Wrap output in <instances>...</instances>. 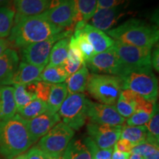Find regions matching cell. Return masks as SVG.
I'll return each mask as SVG.
<instances>
[{
    "label": "cell",
    "mask_w": 159,
    "mask_h": 159,
    "mask_svg": "<svg viewBox=\"0 0 159 159\" xmlns=\"http://www.w3.org/2000/svg\"><path fill=\"white\" fill-rule=\"evenodd\" d=\"M64 30L52 23L46 11L41 14L21 19L14 23L9 35V42L23 48L32 43L44 41Z\"/></svg>",
    "instance_id": "obj_1"
},
{
    "label": "cell",
    "mask_w": 159,
    "mask_h": 159,
    "mask_svg": "<svg viewBox=\"0 0 159 159\" xmlns=\"http://www.w3.org/2000/svg\"><path fill=\"white\" fill-rule=\"evenodd\" d=\"M32 144L26 119L16 114L11 118L0 120V153L6 159L23 153Z\"/></svg>",
    "instance_id": "obj_2"
},
{
    "label": "cell",
    "mask_w": 159,
    "mask_h": 159,
    "mask_svg": "<svg viewBox=\"0 0 159 159\" xmlns=\"http://www.w3.org/2000/svg\"><path fill=\"white\" fill-rule=\"evenodd\" d=\"M105 33L115 41L136 47H152L159 39L157 26L137 19H129Z\"/></svg>",
    "instance_id": "obj_3"
},
{
    "label": "cell",
    "mask_w": 159,
    "mask_h": 159,
    "mask_svg": "<svg viewBox=\"0 0 159 159\" xmlns=\"http://www.w3.org/2000/svg\"><path fill=\"white\" fill-rule=\"evenodd\" d=\"M122 90L128 89L149 101L156 102L158 95V83L152 66L126 68L119 76Z\"/></svg>",
    "instance_id": "obj_4"
},
{
    "label": "cell",
    "mask_w": 159,
    "mask_h": 159,
    "mask_svg": "<svg viewBox=\"0 0 159 159\" xmlns=\"http://www.w3.org/2000/svg\"><path fill=\"white\" fill-rule=\"evenodd\" d=\"M86 90L99 103L114 105L122 91V80L114 75L92 73L89 75Z\"/></svg>",
    "instance_id": "obj_5"
},
{
    "label": "cell",
    "mask_w": 159,
    "mask_h": 159,
    "mask_svg": "<svg viewBox=\"0 0 159 159\" xmlns=\"http://www.w3.org/2000/svg\"><path fill=\"white\" fill-rule=\"evenodd\" d=\"M89 101L83 93L68 95L57 112L62 122L73 130H80L86 122Z\"/></svg>",
    "instance_id": "obj_6"
},
{
    "label": "cell",
    "mask_w": 159,
    "mask_h": 159,
    "mask_svg": "<svg viewBox=\"0 0 159 159\" xmlns=\"http://www.w3.org/2000/svg\"><path fill=\"white\" fill-rule=\"evenodd\" d=\"M74 135L75 130L60 122L40 139L37 148L49 158H58L63 156Z\"/></svg>",
    "instance_id": "obj_7"
},
{
    "label": "cell",
    "mask_w": 159,
    "mask_h": 159,
    "mask_svg": "<svg viewBox=\"0 0 159 159\" xmlns=\"http://www.w3.org/2000/svg\"><path fill=\"white\" fill-rule=\"evenodd\" d=\"M71 30H63L49 39L32 43L21 48V60L23 62L35 66H43L49 63L52 48L57 41L63 38L71 36Z\"/></svg>",
    "instance_id": "obj_8"
},
{
    "label": "cell",
    "mask_w": 159,
    "mask_h": 159,
    "mask_svg": "<svg viewBox=\"0 0 159 159\" xmlns=\"http://www.w3.org/2000/svg\"><path fill=\"white\" fill-rule=\"evenodd\" d=\"M112 47L116 52L119 61L126 68L152 66L151 53L152 47H136L117 41H115Z\"/></svg>",
    "instance_id": "obj_9"
},
{
    "label": "cell",
    "mask_w": 159,
    "mask_h": 159,
    "mask_svg": "<svg viewBox=\"0 0 159 159\" xmlns=\"http://www.w3.org/2000/svg\"><path fill=\"white\" fill-rule=\"evenodd\" d=\"M85 65L92 73L118 77L122 74L125 69L113 47L102 52L96 53L91 58L85 61Z\"/></svg>",
    "instance_id": "obj_10"
},
{
    "label": "cell",
    "mask_w": 159,
    "mask_h": 159,
    "mask_svg": "<svg viewBox=\"0 0 159 159\" xmlns=\"http://www.w3.org/2000/svg\"><path fill=\"white\" fill-rule=\"evenodd\" d=\"M124 125H108L89 123L87 125V132L99 148H114L120 139Z\"/></svg>",
    "instance_id": "obj_11"
},
{
    "label": "cell",
    "mask_w": 159,
    "mask_h": 159,
    "mask_svg": "<svg viewBox=\"0 0 159 159\" xmlns=\"http://www.w3.org/2000/svg\"><path fill=\"white\" fill-rule=\"evenodd\" d=\"M46 13L52 23L65 29L75 22L76 11L74 0H51Z\"/></svg>",
    "instance_id": "obj_12"
},
{
    "label": "cell",
    "mask_w": 159,
    "mask_h": 159,
    "mask_svg": "<svg viewBox=\"0 0 159 159\" xmlns=\"http://www.w3.org/2000/svg\"><path fill=\"white\" fill-rule=\"evenodd\" d=\"M87 119L91 123L108 125H123L126 119L117 111L114 105L89 101Z\"/></svg>",
    "instance_id": "obj_13"
},
{
    "label": "cell",
    "mask_w": 159,
    "mask_h": 159,
    "mask_svg": "<svg viewBox=\"0 0 159 159\" xmlns=\"http://www.w3.org/2000/svg\"><path fill=\"white\" fill-rule=\"evenodd\" d=\"M125 7L122 5L109 8L97 9L95 13L89 20V25L107 33L111 29L114 28L121 19L126 15Z\"/></svg>",
    "instance_id": "obj_14"
},
{
    "label": "cell",
    "mask_w": 159,
    "mask_h": 159,
    "mask_svg": "<svg viewBox=\"0 0 159 159\" xmlns=\"http://www.w3.org/2000/svg\"><path fill=\"white\" fill-rule=\"evenodd\" d=\"M61 120L57 113L52 114L48 111L39 116L27 120V129L32 143L36 142L45 136Z\"/></svg>",
    "instance_id": "obj_15"
},
{
    "label": "cell",
    "mask_w": 159,
    "mask_h": 159,
    "mask_svg": "<svg viewBox=\"0 0 159 159\" xmlns=\"http://www.w3.org/2000/svg\"><path fill=\"white\" fill-rule=\"evenodd\" d=\"M75 29H80L83 31L96 53L107 50L112 47L115 43L114 40L106 33L89 23H85L83 21L77 22Z\"/></svg>",
    "instance_id": "obj_16"
},
{
    "label": "cell",
    "mask_w": 159,
    "mask_h": 159,
    "mask_svg": "<svg viewBox=\"0 0 159 159\" xmlns=\"http://www.w3.org/2000/svg\"><path fill=\"white\" fill-rule=\"evenodd\" d=\"M14 23L23 18L41 14L48 10L51 0H15Z\"/></svg>",
    "instance_id": "obj_17"
},
{
    "label": "cell",
    "mask_w": 159,
    "mask_h": 159,
    "mask_svg": "<svg viewBox=\"0 0 159 159\" xmlns=\"http://www.w3.org/2000/svg\"><path fill=\"white\" fill-rule=\"evenodd\" d=\"M19 63L18 53L13 49H7L0 56V85H11Z\"/></svg>",
    "instance_id": "obj_18"
},
{
    "label": "cell",
    "mask_w": 159,
    "mask_h": 159,
    "mask_svg": "<svg viewBox=\"0 0 159 159\" xmlns=\"http://www.w3.org/2000/svg\"><path fill=\"white\" fill-rule=\"evenodd\" d=\"M44 68L43 66L32 65L21 61L19 63L11 85H26L39 81L40 75Z\"/></svg>",
    "instance_id": "obj_19"
},
{
    "label": "cell",
    "mask_w": 159,
    "mask_h": 159,
    "mask_svg": "<svg viewBox=\"0 0 159 159\" xmlns=\"http://www.w3.org/2000/svg\"><path fill=\"white\" fill-rule=\"evenodd\" d=\"M158 108L156 102L144 99L142 103L137 105L134 113L127 119L128 126H140L144 125L150 119Z\"/></svg>",
    "instance_id": "obj_20"
},
{
    "label": "cell",
    "mask_w": 159,
    "mask_h": 159,
    "mask_svg": "<svg viewBox=\"0 0 159 159\" xmlns=\"http://www.w3.org/2000/svg\"><path fill=\"white\" fill-rule=\"evenodd\" d=\"M13 87L0 85V120H5L16 114Z\"/></svg>",
    "instance_id": "obj_21"
},
{
    "label": "cell",
    "mask_w": 159,
    "mask_h": 159,
    "mask_svg": "<svg viewBox=\"0 0 159 159\" xmlns=\"http://www.w3.org/2000/svg\"><path fill=\"white\" fill-rule=\"evenodd\" d=\"M89 75V70L84 64L75 74L67 77L65 84L66 85L68 94L84 92L86 90Z\"/></svg>",
    "instance_id": "obj_22"
},
{
    "label": "cell",
    "mask_w": 159,
    "mask_h": 159,
    "mask_svg": "<svg viewBox=\"0 0 159 159\" xmlns=\"http://www.w3.org/2000/svg\"><path fill=\"white\" fill-rule=\"evenodd\" d=\"M36 85L37 81L26 85H13V97L16 111L36 98Z\"/></svg>",
    "instance_id": "obj_23"
},
{
    "label": "cell",
    "mask_w": 159,
    "mask_h": 159,
    "mask_svg": "<svg viewBox=\"0 0 159 159\" xmlns=\"http://www.w3.org/2000/svg\"><path fill=\"white\" fill-rule=\"evenodd\" d=\"M138 95V94L128 89L121 91L115 107L119 114L125 119H128L134 113L136 99Z\"/></svg>",
    "instance_id": "obj_24"
},
{
    "label": "cell",
    "mask_w": 159,
    "mask_h": 159,
    "mask_svg": "<svg viewBox=\"0 0 159 159\" xmlns=\"http://www.w3.org/2000/svg\"><path fill=\"white\" fill-rule=\"evenodd\" d=\"M68 95V91L65 83L52 84L47 102L48 111L52 114H56L58 112L60 108Z\"/></svg>",
    "instance_id": "obj_25"
},
{
    "label": "cell",
    "mask_w": 159,
    "mask_h": 159,
    "mask_svg": "<svg viewBox=\"0 0 159 159\" xmlns=\"http://www.w3.org/2000/svg\"><path fill=\"white\" fill-rule=\"evenodd\" d=\"M68 77L63 65L49 66L43 69L40 75L39 81L50 83V84H58L64 83Z\"/></svg>",
    "instance_id": "obj_26"
},
{
    "label": "cell",
    "mask_w": 159,
    "mask_h": 159,
    "mask_svg": "<svg viewBox=\"0 0 159 159\" xmlns=\"http://www.w3.org/2000/svg\"><path fill=\"white\" fill-rule=\"evenodd\" d=\"M76 11L75 22L87 23L97 10V0H74Z\"/></svg>",
    "instance_id": "obj_27"
},
{
    "label": "cell",
    "mask_w": 159,
    "mask_h": 159,
    "mask_svg": "<svg viewBox=\"0 0 159 159\" xmlns=\"http://www.w3.org/2000/svg\"><path fill=\"white\" fill-rule=\"evenodd\" d=\"M70 36L63 38L55 43L52 48L49 59V66L63 64L67 58Z\"/></svg>",
    "instance_id": "obj_28"
},
{
    "label": "cell",
    "mask_w": 159,
    "mask_h": 159,
    "mask_svg": "<svg viewBox=\"0 0 159 159\" xmlns=\"http://www.w3.org/2000/svg\"><path fill=\"white\" fill-rule=\"evenodd\" d=\"M65 159H92L83 141L71 139L63 154Z\"/></svg>",
    "instance_id": "obj_29"
},
{
    "label": "cell",
    "mask_w": 159,
    "mask_h": 159,
    "mask_svg": "<svg viewBox=\"0 0 159 159\" xmlns=\"http://www.w3.org/2000/svg\"><path fill=\"white\" fill-rule=\"evenodd\" d=\"M120 139H125L134 144L135 146L147 142L148 130L145 125L140 126H124Z\"/></svg>",
    "instance_id": "obj_30"
},
{
    "label": "cell",
    "mask_w": 159,
    "mask_h": 159,
    "mask_svg": "<svg viewBox=\"0 0 159 159\" xmlns=\"http://www.w3.org/2000/svg\"><path fill=\"white\" fill-rule=\"evenodd\" d=\"M48 111L47 103L35 98L26 105L23 108L16 111L17 114L21 116L26 120L32 119L43 114L46 111Z\"/></svg>",
    "instance_id": "obj_31"
},
{
    "label": "cell",
    "mask_w": 159,
    "mask_h": 159,
    "mask_svg": "<svg viewBox=\"0 0 159 159\" xmlns=\"http://www.w3.org/2000/svg\"><path fill=\"white\" fill-rule=\"evenodd\" d=\"M15 11L7 7H0V39L8 37L14 25Z\"/></svg>",
    "instance_id": "obj_32"
},
{
    "label": "cell",
    "mask_w": 159,
    "mask_h": 159,
    "mask_svg": "<svg viewBox=\"0 0 159 159\" xmlns=\"http://www.w3.org/2000/svg\"><path fill=\"white\" fill-rule=\"evenodd\" d=\"M73 35H74L77 44L78 46L79 49L82 53L84 62L91 58L96 54L93 47L80 29H75Z\"/></svg>",
    "instance_id": "obj_33"
},
{
    "label": "cell",
    "mask_w": 159,
    "mask_h": 159,
    "mask_svg": "<svg viewBox=\"0 0 159 159\" xmlns=\"http://www.w3.org/2000/svg\"><path fill=\"white\" fill-rule=\"evenodd\" d=\"M83 142L89 149L92 159H111L114 148L108 149L99 148L89 136L84 139Z\"/></svg>",
    "instance_id": "obj_34"
},
{
    "label": "cell",
    "mask_w": 159,
    "mask_h": 159,
    "mask_svg": "<svg viewBox=\"0 0 159 159\" xmlns=\"http://www.w3.org/2000/svg\"><path fill=\"white\" fill-rule=\"evenodd\" d=\"M148 130V139L147 142L158 145L159 144V114L158 108L156 109L153 114L148 123L144 125Z\"/></svg>",
    "instance_id": "obj_35"
},
{
    "label": "cell",
    "mask_w": 159,
    "mask_h": 159,
    "mask_svg": "<svg viewBox=\"0 0 159 159\" xmlns=\"http://www.w3.org/2000/svg\"><path fill=\"white\" fill-rule=\"evenodd\" d=\"M156 152H159L158 145L152 144L149 142H144L142 144H137L131 150L130 153L138 154L139 156L144 157L149 156L150 155L155 153Z\"/></svg>",
    "instance_id": "obj_36"
},
{
    "label": "cell",
    "mask_w": 159,
    "mask_h": 159,
    "mask_svg": "<svg viewBox=\"0 0 159 159\" xmlns=\"http://www.w3.org/2000/svg\"><path fill=\"white\" fill-rule=\"evenodd\" d=\"M52 85V84L43 81H37L36 98L47 103L50 94Z\"/></svg>",
    "instance_id": "obj_37"
},
{
    "label": "cell",
    "mask_w": 159,
    "mask_h": 159,
    "mask_svg": "<svg viewBox=\"0 0 159 159\" xmlns=\"http://www.w3.org/2000/svg\"><path fill=\"white\" fill-rule=\"evenodd\" d=\"M84 64L85 63L80 62H72V61H69V59L66 58L62 65L69 77L71 75L75 74V73L78 71Z\"/></svg>",
    "instance_id": "obj_38"
},
{
    "label": "cell",
    "mask_w": 159,
    "mask_h": 159,
    "mask_svg": "<svg viewBox=\"0 0 159 159\" xmlns=\"http://www.w3.org/2000/svg\"><path fill=\"white\" fill-rule=\"evenodd\" d=\"M135 145L132 143L125 140V139H120L114 146V149L122 152H130L132 149Z\"/></svg>",
    "instance_id": "obj_39"
},
{
    "label": "cell",
    "mask_w": 159,
    "mask_h": 159,
    "mask_svg": "<svg viewBox=\"0 0 159 159\" xmlns=\"http://www.w3.org/2000/svg\"><path fill=\"white\" fill-rule=\"evenodd\" d=\"M125 2V0H97V9L109 8L122 5Z\"/></svg>",
    "instance_id": "obj_40"
},
{
    "label": "cell",
    "mask_w": 159,
    "mask_h": 159,
    "mask_svg": "<svg viewBox=\"0 0 159 159\" xmlns=\"http://www.w3.org/2000/svg\"><path fill=\"white\" fill-rule=\"evenodd\" d=\"M27 159H49L43 152L37 147L31 148L27 153Z\"/></svg>",
    "instance_id": "obj_41"
},
{
    "label": "cell",
    "mask_w": 159,
    "mask_h": 159,
    "mask_svg": "<svg viewBox=\"0 0 159 159\" xmlns=\"http://www.w3.org/2000/svg\"><path fill=\"white\" fill-rule=\"evenodd\" d=\"M151 66H152L157 72L159 71V49L158 45H155V47L151 53Z\"/></svg>",
    "instance_id": "obj_42"
},
{
    "label": "cell",
    "mask_w": 159,
    "mask_h": 159,
    "mask_svg": "<svg viewBox=\"0 0 159 159\" xmlns=\"http://www.w3.org/2000/svg\"><path fill=\"white\" fill-rule=\"evenodd\" d=\"M130 152H122L114 149L111 159H129Z\"/></svg>",
    "instance_id": "obj_43"
},
{
    "label": "cell",
    "mask_w": 159,
    "mask_h": 159,
    "mask_svg": "<svg viewBox=\"0 0 159 159\" xmlns=\"http://www.w3.org/2000/svg\"><path fill=\"white\" fill-rule=\"evenodd\" d=\"M9 41L4 39H0V56L6 49H8Z\"/></svg>",
    "instance_id": "obj_44"
},
{
    "label": "cell",
    "mask_w": 159,
    "mask_h": 159,
    "mask_svg": "<svg viewBox=\"0 0 159 159\" xmlns=\"http://www.w3.org/2000/svg\"><path fill=\"white\" fill-rule=\"evenodd\" d=\"M144 159H159V152H156L150 156L144 157Z\"/></svg>",
    "instance_id": "obj_45"
},
{
    "label": "cell",
    "mask_w": 159,
    "mask_h": 159,
    "mask_svg": "<svg viewBox=\"0 0 159 159\" xmlns=\"http://www.w3.org/2000/svg\"><path fill=\"white\" fill-rule=\"evenodd\" d=\"M11 2L12 0H0V7H7Z\"/></svg>",
    "instance_id": "obj_46"
},
{
    "label": "cell",
    "mask_w": 159,
    "mask_h": 159,
    "mask_svg": "<svg viewBox=\"0 0 159 159\" xmlns=\"http://www.w3.org/2000/svg\"><path fill=\"white\" fill-rule=\"evenodd\" d=\"M13 159H27V153L23 152V153L18 155L17 156L14 157Z\"/></svg>",
    "instance_id": "obj_47"
},
{
    "label": "cell",
    "mask_w": 159,
    "mask_h": 159,
    "mask_svg": "<svg viewBox=\"0 0 159 159\" xmlns=\"http://www.w3.org/2000/svg\"><path fill=\"white\" fill-rule=\"evenodd\" d=\"M129 159H144L142 156H139L138 154L130 153V156L129 157Z\"/></svg>",
    "instance_id": "obj_48"
},
{
    "label": "cell",
    "mask_w": 159,
    "mask_h": 159,
    "mask_svg": "<svg viewBox=\"0 0 159 159\" xmlns=\"http://www.w3.org/2000/svg\"><path fill=\"white\" fill-rule=\"evenodd\" d=\"M49 159H65L63 156L58 157V158H49Z\"/></svg>",
    "instance_id": "obj_49"
}]
</instances>
